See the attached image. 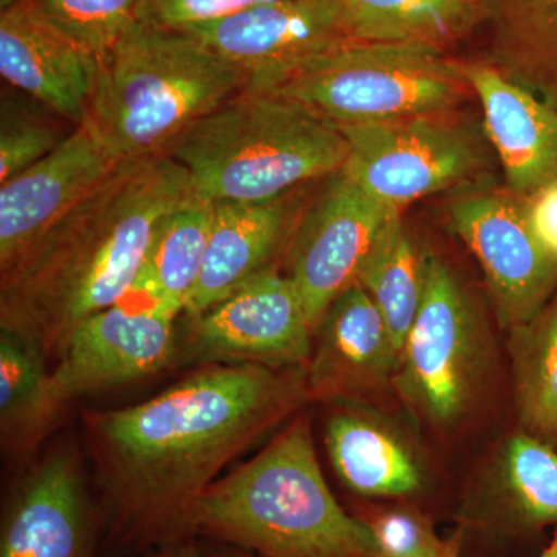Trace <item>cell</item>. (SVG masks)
<instances>
[{
  "mask_svg": "<svg viewBox=\"0 0 557 557\" xmlns=\"http://www.w3.org/2000/svg\"><path fill=\"white\" fill-rule=\"evenodd\" d=\"M150 557H211L209 556L207 547L197 544V539L186 537L182 541L172 542V544L164 545L156 552H152Z\"/></svg>",
  "mask_w": 557,
  "mask_h": 557,
  "instance_id": "cell-32",
  "label": "cell"
},
{
  "mask_svg": "<svg viewBox=\"0 0 557 557\" xmlns=\"http://www.w3.org/2000/svg\"><path fill=\"white\" fill-rule=\"evenodd\" d=\"M458 547L453 539L435 537L434 541L429 542L426 547L421 548L420 552L413 553L406 557H458Z\"/></svg>",
  "mask_w": 557,
  "mask_h": 557,
  "instance_id": "cell-33",
  "label": "cell"
},
{
  "mask_svg": "<svg viewBox=\"0 0 557 557\" xmlns=\"http://www.w3.org/2000/svg\"><path fill=\"white\" fill-rule=\"evenodd\" d=\"M194 196L171 156L121 161L78 207L0 270V329L58 359L73 330L137 285L160 220Z\"/></svg>",
  "mask_w": 557,
  "mask_h": 557,
  "instance_id": "cell-2",
  "label": "cell"
},
{
  "mask_svg": "<svg viewBox=\"0 0 557 557\" xmlns=\"http://www.w3.org/2000/svg\"><path fill=\"white\" fill-rule=\"evenodd\" d=\"M273 0H146V20L185 30Z\"/></svg>",
  "mask_w": 557,
  "mask_h": 557,
  "instance_id": "cell-30",
  "label": "cell"
},
{
  "mask_svg": "<svg viewBox=\"0 0 557 557\" xmlns=\"http://www.w3.org/2000/svg\"><path fill=\"white\" fill-rule=\"evenodd\" d=\"M482 101L485 126L516 196L557 182V109L493 65H463Z\"/></svg>",
  "mask_w": 557,
  "mask_h": 557,
  "instance_id": "cell-19",
  "label": "cell"
},
{
  "mask_svg": "<svg viewBox=\"0 0 557 557\" xmlns=\"http://www.w3.org/2000/svg\"><path fill=\"white\" fill-rule=\"evenodd\" d=\"M16 2H20V0H0V9L7 10Z\"/></svg>",
  "mask_w": 557,
  "mask_h": 557,
  "instance_id": "cell-36",
  "label": "cell"
},
{
  "mask_svg": "<svg viewBox=\"0 0 557 557\" xmlns=\"http://www.w3.org/2000/svg\"><path fill=\"white\" fill-rule=\"evenodd\" d=\"M182 32L244 70L249 86L351 39L330 0H273Z\"/></svg>",
  "mask_w": 557,
  "mask_h": 557,
  "instance_id": "cell-14",
  "label": "cell"
},
{
  "mask_svg": "<svg viewBox=\"0 0 557 557\" xmlns=\"http://www.w3.org/2000/svg\"><path fill=\"white\" fill-rule=\"evenodd\" d=\"M487 346L454 271L424 252L423 298L403 346L394 386L408 408L434 428H453L478 399Z\"/></svg>",
  "mask_w": 557,
  "mask_h": 557,
  "instance_id": "cell-7",
  "label": "cell"
},
{
  "mask_svg": "<svg viewBox=\"0 0 557 557\" xmlns=\"http://www.w3.org/2000/svg\"><path fill=\"white\" fill-rule=\"evenodd\" d=\"M100 60L40 20L24 2L0 14V73L11 86L78 126Z\"/></svg>",
  "mask_w": 557,
  "mask_h": 557,
  "instance_id": "cell-18",
  "label": "cell"
},
{
  "mask_svg": "<svg viewBox=\"0 0 557 557\" xmlns=\"http://www.w3.org/2000/svg\"><path fill=\"white\" fill-rule=\"evenodd\" d=\"M522 207L531 233L557 265V182L522 199Z\"/></svg>",
  "mask_w": 557,
  "mask_h": 557,
  "instance_id": "cell-31",
  "label": "cell"
},
{
  "mask_svg": "<svg viewBox=\"0 0 557 557\" xmlns=\"http://www.w3.org/2000/svg\"><path fill=\"white\" fill-rule=\"evenodd\" d=\"M100 539V507L64 446L33 468L3 509L0 557H95Z\"/></svg>",
  "mask_w": 557,
  "mask_h": 557,
  "instance_id": "cell-13",
  "label": "cell"
},
{
  "mask_svg": "<svg viewBox=\"0 0 557 557\" xmlns=\"http://www.w3.org/2000/svg\"><path fill=\"white\" fill-rule=\"evenodd\" d=\"M168 156L186 171L200 199L259 203L343 170L348 146L336 124L276 95L247 89L197 121Z\"/></svg>",
  "mask_w": 557,
  "mask_h": 557,
  "instance_id": "cell-5",
  "label": "cell"
},
{
  "mask_svg": "<svg viewBox=\"0 0 557 557\" xmlns=\"http://www.w3.org/2000/svg\"><path fill=\"white\" fill-rule=\"evenodd\" d=\"M248 86L199 39L145 17L100 60L81 124L116 161L153 159Z\"/></svg>",
  "mask_w": 557,
  "mask_h": 557,
  "instance_id": "cell-4",
  "label": "cell"
},
{
  "mask_svg": "<svg viewBox=\"0 0 557 557\" xmlns=\"http://www.w3.org/2000/svg\"><path fill=\"white\" fill-rule=\"evenodd\" d=\"M348 156L343 170L366 193L401 211L478 170V143L437 115L338 126Z\"/></svg>",
  "mask_w": 557,
  "mask_h": 557,
  "instance_id": "cell-10",
  "label": "cell"
},
{
  "mask_svg": "<svg viewBox=\"0 0 557 557\" xmlns=\"http://www.w3.org/2000/svg\"><path fill=\"white\" fill-rule=\"evenodd\" d=\"M292 234L287 199L214 203L211 234L199 284L186 317L228 298L252 278L276 270L274 260Z\"/></svg>",
  "mask_w": 557,
  "mask_h": 557,
  "instance_id": "cell-21",
  "label": "cell"
},
{
  "mask_svg": "<svg viewBox=\"0 0 557 557\" xmlns=\"http://www.w3.org/2000/svg\"><path fill=\"white\" fill-rule=\"evenodd\" d=\"M180 366H260L299 369L313 350L302 300L288 274L269 271L201 313L186 317Z\"/></svg>",
  "mask_w": 557,
  "mask_h": 557,
  "instance_id": "cell-8",
  "label": "cell"
},
{
  "mask_svg": "<svg viewBox=\"0 0 557 557\" xmlns=\"http://www.w3.org/2000/svg\"><path fill=\"white\" fill-rule=\"evenodd\" d=\"M49 123L3 106L0 129V183L38 163L62 141Z\"/></svg>",
  "mask_w": 557,
  "mask_h": 557,
  "instance_id": "cell-29",
  "label": "cell"
},
{
  "mask_svg": "<svg viewBox=\"0 0 557 557\" xmlns=\"http://www.w3.org/2000/svg\"><path fill=\"white\" fill-rule=\"evenodd\" d=\"M423 260L424 252L417 251L399 214L388 222L358 273L357 282L383 314L399 358L423 298Z\"/></svg>",
  "mask_w": 557,
  "mask_h": 557,
  "instance_id": "cell-27",
  "label": "cell"
},
{
  "mask_svg": "<svg viewBox=\"0 0 557 557\" xmlns=\"http://www.w3.org/2000/svg\"><path fill=\"white\" fill-rule=\"evenodd\" d=\"M306 369L200 366L138 405L84 413L104 552L189 537L205 491L310 401Z\"/></svg>",
  "mask_w": 557,
  "mask_h": 557,
  "instance_id": "cell-1",
  "label": "cell"
},
{
  "mask_svg": "<svg viewBox=\"0 0 557 557\" xmlns=\"http://www.w3.org/2000/svg\"><path fill=\"white\" fill-rule=\"evenodd\" d=\"M469 86L442 47L350 39L248 89L267 91L336 124L438 115Z\"/></svg>",
  "mask_w": 557,
  "mask_h": 557,
  "instance_id": "cell-6",
  "label": "cell"
},
{
  "mask_svg": "<svg viewBox=\"0 0 557 557\" xmlns=\"http://www.w3.org/2000/svg\"><path fill=\"white\" fill-rule=\"evenodd\" d=\"M177 314L143 296L121 300L73 330L50 369L54 423L75 399L157 375L177 362Z\"/></svg>",
  "mask_w": 557,
  "mask_h": 557,
  "instance_id": "cell-9",
  "label": "cell"
},
{
  "mask_svg": "<svg viewBox=\"0 0 557 557\" xmlns=\"http://www.w3.org/2000/svg\"><path fill=\"white\" fill-rule=\"evenodd\" d=\"M399 354L383 314L355 282L330 304L314 332L307 364L309 398L361 403L386 384H394Z\"/></svg>",
  "mask_w": 557,
  "mask_h": 557,
  "instance_id": "cell-17",
  "label": "cell"
},
{
  "mask_svg": "<svg viewBox=\"0 0 557 557\" xmlns=\"http://www.w3.org/2000/svg\"><path fill=\"white\" fill-rule=\"evenodd\" d=\"M457 547L467 537L491 544L537 536L557 527V448L519 431L456 512Z\"/></svg>",
  "mask_w": 557,
  "mask_h": 557,
  "instance_id": "cell-15",
  "label": "cell"
},
{
  "mask_svg": "<svg viewBox=\"0 0 557 557\" xmlns=\"http://www.w3.org/2000/svg\"><path fill=\"white\" fill-rule=\"evenodd\" d=\"M398 209L366 193L346 171L330 175L299 225L288 249V276L298 289L311 329L359 270Z\"/></svg>",
  "mask_w": 557,
  "mask_h": 557,
  "instance_id": "cell-11",
  "label": "cell"
},
{
  "mask_svg": "<svg viewBox=\"0 0 557 557\" xmlns=\"http://www.w3.org/2000/svg\"><path fill=\"white\" fill-rule=\"evenodd\" d=\"M214 203L194 194L157 225L134 292L182 317L199 284Z\"/></svg>",
  "mask_w": 557,
  "mask_h": 557,
  "instance_id": "cell-23",
  "label": "cell"
},
{
  "mask_svg": "<svg viewBox=\"0 0 557 557\" xmlns=\"http://www.w3.org/2000/svg\"><path fill=\"white\" fill-rule=\"evenodd\" d=\"M508 347L520 431L557 448V293L537 317L509 330Z\"/></svg>",
  "mask_w": 557,
  "mask_h": 557,
  "instance_id": "cell-25",
  "label": "cell"
},
{
  "mask_svg": "<svg viewBox=\"0 0 557 557\" xmlns=\"http://www.w3.org/2000/svg\"><path fill=\"white\" fill-rule=\"evenodd\" d=\"M62 36L102 60L145 20L146 0H24Z\"/></svg>",
  "mask_w": 557,
  "mask_h": 557,
  "instance_id": "cell-28",
  "label": "cell"
},
{
  "mask_svg": "<svg viewBox=\"0 0 557 557\" xmlns=\"http://www.w3.org/2000/svg\"><path fill=\"white\" fill-rule=\"evenodd\" d=\"M50 362L27 341L0 329V431L3 449L33 453L57 428L49 408Z\"/></svg>",
  "mask_w": 557,
  "mask_h": 557,
  "instance_id": "cell-26",
  "label": "cell"
},
{
  "mask_svg": "<svg viewBox=\"0 0 557 557\" xmlns=\"http://www.w3.org/2000/svg\"><path fill=\"white\" fill-rule=\"evenodd\" d=\"M325 446L341 482L366 498L416 497L428 474L417 449L361 403H336L325 424Z\"/></svg>",
  "mask_w": 557,
  "mask_h": 557,
  "instance_id": "cell-20",
  "label": "cell"
},
{
  "mask_svg": "<svg viewBox=\"0 0 557 557\" xmlns=\"http://www.w3.org/2000/svg\"><path fill=\"white\" fill-rule=\"evenodd\" d=\"M120 163L86 126L78 124L49 156L2 183L0 270L16 262Z\"/></svg>",
  "mask_w": 557,
  "mask_h": 557,
  "instance_id": "cell-16",
  "label": "cell"
},
{
  "mask_svg": "<svg viewBox=\"0 0 557 557\" xmlns=\"http://www.w3.org/2000/svg\"><path fill=\"white\" fill-rule=\"evenodd\" d=\"M351 39L442 47L482 17L483 0H330Z\"/></svg>",
  "mask_w": 557,
  "mask_h": 557,
  "instance_id": "cell-24",
  "label": "cell"
},
{
  "mask_svg": "<svg viewBox=\"0 0 557 557\" xmlns=\"http://www.w3.org/2000/svg\"><path fill=\"white\" fill-rule=\"evenodd\" d=\"M493 67L557 109V0H483Z\"/></svg>",
  "mask_w": 557,
  "mask_h": 557,
  "instance_id": "cell-22",
  "label": "cell"
},
{
  "mask_svg": "<svg viewBox=\"0 0 557 557\" xmlns=\"http://www.w3.org/2000/svg\"><path fill=\"white\" fill-rule=\"evenodd\" d=\"M537 557H557V527L553 528L552 539Z\"/></svg>",
  "mask_w": 557,
  "mask_h": 557,
  "instance_id": "cell-35",
  "label": "cell"
},
{
  "mask_svg": "<svg viewBox=\"0 0 557 557\" xmlns=\"http://www.w3.org/2000/svg\"><path fill=\"white\" fill-rule=\"evenodd\" d=\"M450 220L478 258L505 327L525 324L555 298L557 265L531 233L522 201L467 197L454 203Z\"/></svg>",
  "mask_w": 557,
  "mask_h": 557,
  "instance_id": "cell-12",
  "label": "cell"
},
{
  "mask_svg": "<svg viewBox=\"0 0 557 557\" xmlns=\"http://www.w3.org/2000/svg\"><path fill=\"white\" fill-rule=\"evenodd\" d=\"M207 549L211 557H258L249 555V553L242 552V549L225 547V545L212 544V547Z\"/></svg>",
  "mask_w": 557,
  "mask_h": 557,
  "instance_id": "cell-34",
  "label": "cell"
},
{
  "mask_svg": "<svg viewBox=\"0 0 557 557\" xmlns=\"http://www.w3.org/2000/svg\"><path fill=\"white\" fill-rule=\"evenodd\" d=\"M188 536L258 557H381L368 523L330 491L304 413L205 491Z\"/></svg>",
  "mask_w": 557,
  "mask_h": 557,
  "instance_id": "cell-3",
  "label": "cell"
}]
</instances>
